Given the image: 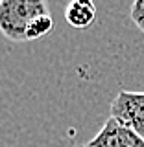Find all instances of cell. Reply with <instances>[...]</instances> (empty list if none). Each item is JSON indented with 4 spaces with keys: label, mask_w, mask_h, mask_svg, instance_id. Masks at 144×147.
Here are the masks:
<instances>
[{
    "label": "cell",
    "mask_w": 144,
    "mask_h": 147,
    "mask_svg": "<svg viewBox=\"0 0 144 147\" xmlns=\"http://www.w3.org/2000/svg\"><path fill=\"white\" fill-rule=\"evenodd\" d=\"M129 15H131L133 24H135L139 30L144 33V0H135V2L131 4V11H129Z\"/></svg>",
    "instance_id": "6"
},
{
    "label": "cell",
    "mask_w": 144,
    "mask_h": 147,
    "mask_svg": "<svg viewBox=\"0 0 144 147\" xmlns=\"http://www.w3.org/2000/svg\"><path fill=\"white\" fill-rule=\"evenodd\" d=\"M89 147H144V138L122 125L115 118H107L98 134L87 142Z\"/></svg>",
    "instance_id": "3"
},
{
    "label": "cell",
    "mask_w": 144,
    "mask_h": 147,
    "mask_svg": "<svg viewBox=\"0 0 144 147\" xmlns=\"http://www.w3.org/2000/svg\"><path fill=\"white\" fill-rule=\"evenodd\" d=\"M81 147H89V145H87V144H85V145H81Z\"/></svg>",
    "instance_id": "7"
},
{
    "label": "cell",
    "mask_w": 144,
    "mask_h": 147,
    "mask_svg": "<svg viewBox=\"0 0 144 147\" xmlns=\"http://www.w3.org/2000/svg\"><path fill=\"white\" fill-rule=\"evenodd\" d=\"M111 118L144 138V92L120 90L111 103Z\"/></svg>",
    "instance_id": "2"
},
{
    "label": "cell",
    "mask_w": 144,
    "mask_h": 147,
    "mask_svg": "<svg viewBox=\"0 0 144 147\" xmlns=\"http://www.w3.org/2000/svg\"><path fill=\"white\" fill-rule=\"evenodd\" d=\"M54 30V18L52 15H41L37 17L30 26H28V31H26V40H35V39H41V37L48 35L50 31Z\"/></svg>",
    "instance_id": "5"
},
{
    "label": "cell",
    "mask_w": 144,
    "mask_h": 147,
    "mask_svg": "<svg viewBox=\"0 0 144 147\" xmlns=\"http://www.w3.org/2000/svg\"><path fill=\"white\" fill-rule=\"evenodd\" d=\"M48 13L43 0H0V31L13 42H26L28 26Z\"/></svg>",
    "instance_id": "1"
},
{
    "label": "cell",
    "mask_w": 144,
    "mask_h": 147,
    "mask_svg": "<svg viewBox=\"0 0 144 147\" xmlns=\"http://www.w3.org/2000/svg\"><path fill=\"white\" fill-rule=\"evenodd\" d=\"M65 18L72 28L85 30L96 18V6L89 0H74L65 9Z\"/></svg>",
    "instance_id": "4"
}]
</instances>
